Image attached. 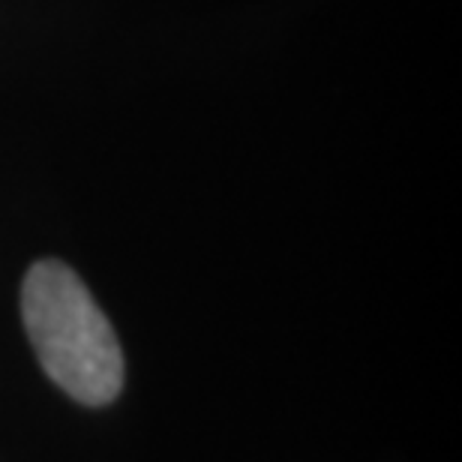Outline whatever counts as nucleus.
<instances>
[{
    "mask_svg": "<svg viewBox=\"0 0 462 462\" xmlns=\"http://www.w3.org/2000/svg\"><path fill=\"white\" fill-rule=\"evenodd\" d=\"M22 312L31 346L51 382L81 405H108L124 387V351L72 267L36 262L24 276Z\"/></svg>",
    "mask_w": 462,
    "mask_h": 462,
    "instance_id": "1",
    "label": "nucleus"
}]
</instances>
